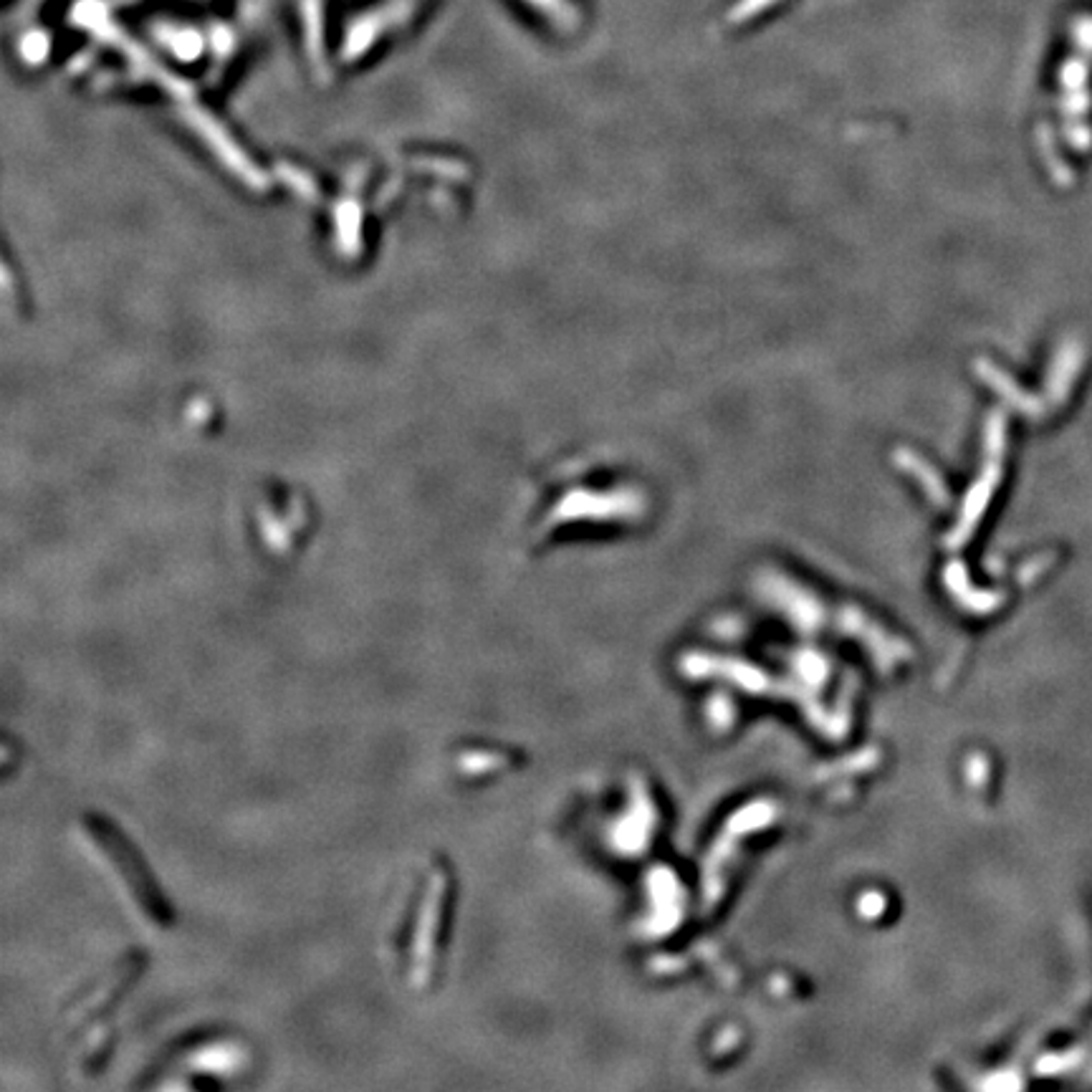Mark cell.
Segmentation results:
<instances>
[{
  "label": "cell",
  "mask_w": 1092,
  "mask_h": 1092,
  "mask_svg": "<svg viewBox=\"0 0 1092 1092\" xmlns=\"http://www.w3.org/2000/svg\"><path fill=\"white\" fill-rule=\"evenodd\" d=\"M456 911V873L443 855H431L417 868L403 900L392 948L403 981L413 992L433 989L443 969Z\"/></svg>",
  "instance_id": "obj_1"
},
{
  "label": "cell",
  "mask_w": 1092,
  "mask_h": 1092,
  "mask_svg": "<svg viewBox=\"0 0 1092 1092\" xmlns=\"http://www.w3.org/2000/svg\"><path fill=\"white\" fill-rule=\"evenodd\" d=\"M253 1049L236 1032L208 1029L185 1037L160 1060L147 1088H233L253 1075Z\"/></svg>",
  "instance_id": "obj_2"
},
{
  "label": "cell",
  "mask_w": 1092,
  "mask_h": 1092,
  "mask_svg": "<svg viewBox=\"0 0 1092 1092\" xmlns=\"http://www.w3.org/2000/svg\"><path fill=\"white\" fill-rule=\"evenodd\" d=\"M142 969H145V956L140 951L127 953L112 969L89 981L83 992L76 994L67 1004L64 1017L74 1029L71 1037H74L76 1067L83 1075H97L112 1054V1044H115V1032H112L110 1022L112 1010L140 978Z\"/></svg>",
  "instance_id": "obj_3"
},
{
  "label": "cell",
  "mask_w": 1092,
  "mask_h": 1092,
  "mask_svg": "<svg viewBox=\"0 0 1092 1092\" xmlns=\"http://www.w3.org/2000/svg\"><path fill=\"white\" fill-rule=\"evenodd\" d=\"M83 834L89 838V845L104 857V863L112 868V875L117 877L119 885L127 893L129 903L140 908L142 916L154 926H170L172 923V905L167 903L165 893L149 875L145 860L140 857L137 847L124 838L119 829L112 825L106 817L83 815L81 817Z\"/></svg>",
  "instance_id": "obj_4"
}]
</instances>
